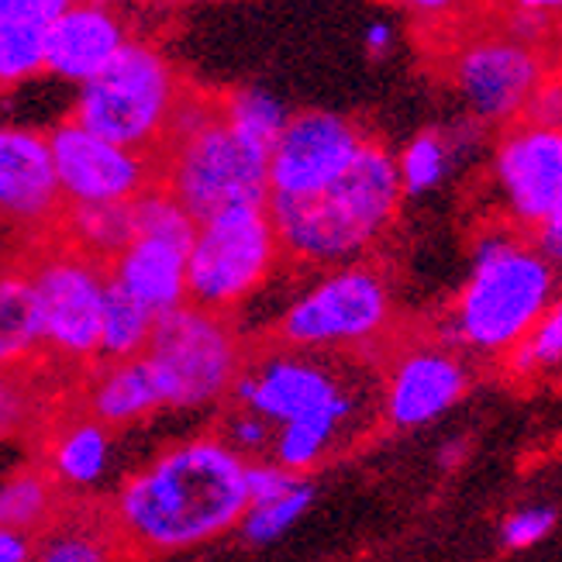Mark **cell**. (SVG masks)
<instances>
[{
  "label": "cell",
  "mask_w": 562,
  "mask_h": 562,
  "mask_svg": "<svg viewBox=\"0 0 562 562\" xmlns=\"http://www.w3.org/2000/svg\"><path fill=\"white\" fill-rule=\"evenodd\" d=\"M83 4H93V8H111L114 0H83Z\"/></svg>",
  "instance_id": "f6af8a7d"
},
{
  "label": "cell",
  "mask_w": 562,
  "mask_h": 562,
  "mask_svg": "<svg viewBox=\"0 0 562 562\" xmlns=\"http://www.w3.org/2000/svg\"><path fill=\"white\" fill-rule=\"evenodd\" d=\"M190 249L173 241L135 235L111 262V283H117L138 304L149 307L156 317L180 311L190 304V280H187Z\"/></svg>",
  "instance_id": "ac0fdd59"
},
{
  "label": "cell",
  "mask_w": 562,
  "mask_h": 562,
  "mask_svg": "<svg viewBox=\"0 0 562 562\" xmlns=\"http://www.w3.org/2000/svg\"><path fill=\"white\" fill-rule=\"evenodd\" d=\"M552 262L539 246L515 232H486L452 314L456 341L480 352H515L552 307Z\"/></svg>",
  "instance_id": "3957f363"
},
{
  "label": "cell",
  "mask_w": 562,
  "mask_h": 562,
  "mask_svg": "<svg viewBox=\"0 0 562 562\" xmlns=\"http://www.w3.org/2000/svg\"><path fill=\"white\" fill-rule=\"evenodd\" d=\"M63 207L48 135L0 125V217L56 232Z\"/></svg>",
  "instance_id": "9a60e30c"
},
{
  "label": "cell",
  "mask_w": 562,
  "mask_h": 562,
  "mask_svg": "<svg viewBox=\"0 0 562 562\" xmlns=\"http://www.w3.org/2000/svg\"><path fill=\"white\" fill-rule=\"evenodd\" d=\"M35 539L14 528H0V562H32Z\"/></svg>",
  "instance_id": "f35d334b"
},
{
  "label": "cell",
  "mask_w": 562,
  "mask_h": 562,
  "mask_svg": "<svg viewBox=\"0 0 562 562\" xmlns=\"http://www.w3.org/2000/svg\"><path fill=\"white\" fill-rule=\"evenodd\" d=\"M132 217H135V235L162 238V241H173V246H183V249H190L193 238H198V222H193L190 211L162 183L142 193V198L132 204Z\"/></svg>",
  "instance_id": "4316f807"
},
{
  "label": "cell",
  "mask_w": 562,
  "mask_h": 562,
  "mask_svg": "<svg viewBox=\"0 0 562 562\" xmlns=\"http://www.w3.org/2000/svg\"><path fill=\"white\" fill-rule=\"evenodd\" d=\"M87 411L97 422L114 428H132L145 422L149 414L162 411V390L145 356L121 359V362H101L97 373L87 383Z\"/></svg>",
  "instance_id": "ffe728a7"
},
{
  "label": "cell",
  "mask_w": 562,
  "mask_h": 562,
  "mask_svg": "<svg viewBox=\"0 0 562 562\" xmlns=\"http://www.w3.org/2000/svg\"><path fill=\"white\" fill-rule=\"evenodd\" d=\"M362 45L370 56H386L390 45H394V24L390 21H370L362 32Z\"/></svg>",
  "instance_id": "60d3db41"
},
{
  "label": "cell",
  "mask_w": 562,
  "mask_h": 562,
  "mask_svg": "<svg viewBox=\"0 0 562 562\" xmlns=\"http://www.w3.org/2000/svg\"><path fill=\"white\" fill-rule=\"evenodd\" d=\"M249 459L201 435L135 470L111 507L114 539L145 555L183 552L228 535L249 510Z\"/></svg>",
  "instance_id": "6da1fadb"
},
{
  "label": "cell",
  "mask_w": 562,
  "mask_h": 562,
  "mask_svg": "<svg viewBox=\"0 0 562 562\" xmlns=\"http://www.w3.org/2000/svg\"><path fill=\"white\" fill-rule=\"evenodd\" d=\"M546 80L539 48L510 35L473 38L452 59L456 93L476 121H491V125L525 117L531 97Z\"/></svg>",
  "instance_id": "8fae6325"
},
{
  "label": "cell",
  "mask_w": 562,
  "mask_h": 562,
  "mask_svg": "<svg viewBox=\"0 0 562 562\" xmlns=\"http://www.w3.org/2000/svg\"><path fill=\"white\" fill-rule=\"evenodd\" d=\"M494 177L515 222L539 232L562 211V128L510 125L494 153Z\"/></svg>",
  "instance_id": "5bb4252c"
},
{
  "label": "cell",
  "mask_w": 562,
  "mask_h": 562,
  "mask_svg": "<svg viewBox=\"0 0 562 562\" xmlns=\"http://www.w3.org/2000/svg\"><path fill=\"white\" fill-rule=\"evenodd\" d=\"M59 486L42 467L18 470L0 480V528L42 535L56 525Z\"/></svg>",
  "instance_id": "7402d4cb"
},
{
  "label": "cell",
  "mask_w": 562,
  "mask_h": 562,
  "mask_svg": "<svg viewBox=\"0 0 562 562\" xmlns=\"http://www.w3.org/2000/svg\"><path fill=\"white\" fill-rule=\"evenodd\" d=\"M159 183L190 211L193 222L228 207H270V156L241 142L217 111L204 128L166 142Z\"/></svg>",
  "instance_id": "5b68a950"
},
{
  "label": "cell",
  "mask_w": 562,
  "mask_h": 562,
  "mask_svg": "<svg viewBox=\"0 0 562 562\" xmlns=\"http://www.w3.org/2000/svg\"><path fill=\"white\" fill-rule=\"evenodd\" d=\"M77 0H0V24L24 29H53Z\"/></svg>",
  "instance_id": "8d00e7d4"
},
{
  "label": "cell",
  "mask_w": 562,
  "mask_h": 562,
  "mask_svg": "<svg viewBox=\"0 0 562 562\" xmlns=\"http://www.w3.org/2000/svg\"><path fill=\"white\" fill-rule=\"evenodd\" d=\"M341 418H307V422H293V425H283L277 431V442H273V456L280 467H286L290 473L304 476L307 470H314L317 462L328 456V449L335 446V438L341 431Z\"/></svg>",
  "instance_id": "484cf974"
},
{
  "label": "cell",
  "mask_w": 562,
  "mask_h": 562,
  "mask_svg": "<svg viewBox=\"0 0 562 562\" xmlns=\"http://www.w3.org/2000/svg\"><path fill=\"white\" fill-rule=\"evenodd\" d=\"M222 117L241 142H249L252 149L270 156L293 114L270 90L246 87V90H235V93L222 97Z\"/></svg>",
  "instance_id": "cb8c5ba5"
},
{
  "label": "cell",
  "mask_w": 562,
  "mask_h": 562,
  "mask_svg": "<svg viewBox=\"0 0 562 562\" xmlns=\"http://www.w3.org/2000/svg\"><path fill=\"white\" fill-rule=\"evenodd\" d=\"M249 507L256 504H273L280 497H286L290 491H297V486L307 480V476H297L290 473L286 467H280V462H249Z\"/></svg>",
  "instance_id": "836d02e7"
},
{
  "label": "cell",
  "mask_w": 562,
  "mask_h": 562,
  "mask_svg": "<svg viewBox=\"0 0 562 562\" xmlns=\"http://www.w3.org/2000/svg\"><path fill=\"white\" fill-rule=\"evenodd\" d=\"M32 418V390L24 373H0V438L21 431Z\"/></svg>",
  "instance_id": "d590c367"
},
{
  "label": "cell",
  "mask_w": 562,
  "mask_h": 562,
  "mask_svg": "<svg viewBox=\"0 0 562 562\" xmlns=\"http://www.w3.org/2000/svg\"><path fill=\"white\" fill-rule=\"evenodd\" d=\"M562 359V301H555L542 322L535 325V331L521 341V346L510 352V370L528 373V370H542Z\"/></svg>",
  "instance_id": "1f68e13d"
},
{
  "label": "cell",
  "mask_w": 562,
  "mask_h": 562,
  "mask_svg": "<svg viewBox=\"0 0 562 562\" xmlns=\"http://www.w3.org/2000/svg\"><path fill=\"white\" fill-rule=\"evenodd\" d=\"M314 501V486L304 480L297 491H290L286 497L273 501V504H256L246 510V518H241V539L249 546H270L277 542L280 535H286L293 525L304 518V510L311 507Z\"/></svg>",
  "instance_id": "f1b7e54d"
},
{
  "label": "cell",
  "mask_w": 562,
  "mask_h": 562,
  "mask_svg": "<svg viewBox=\"0 0 562 562\" xmlns=\"http://www.w3.org/2000/svg\"><path fill=\"white\" fill-rule=\"evenodd\" d=\"M467 366L452 352L422 346L404 352L386 380V422L394 428H418L459 404L467 394Z\"/></svg>",
  "instance_id": "2e32d148"
},
{
  "label": "cell",
  "mask_w": 562,
  "mask_h": 562,
  "mask_svg": "<svg viewBox=\"0 0 562 562\" xmlns=\"http://www.w3.org/2000/svg\"><path fill=\"white\" fill-rule=\"evenodd\" d=\"M183 101V87L153 45L132 42L97 80L83 83L72 121L132 153L159 156Z\"/></svg>",
  "instance_id": "277c9868"
},
{
  "label": "cell",
  "mask_w": 562,
  "mask_h": 562,
  "mask_svg": "<svg viewBox=\"0 0 562 562\" xmlns=\"http://www.w3.org/2000/svg\"><path fill=\"white\" fill-rule=\"evenodd\" d=\"M515 4L521 11H535V14H546V18L562 14V0H515Z\"/></svg>",
  "instance_id": "7bdbcfd3"
},
{
  "label": "cell",
  "mask_w": 562,
  "mask_h": 562,
  "mask_svg": "<svg viewBox=\"0 0 562 562\" xmlns=\"http://www.w3.org/2000/svg\"><path fill=\"white\" fill-rule=\"evenodd\" d=\"M401 166V183L404 193H425L431 187H438V180L446 177V166H449V142L438 135V132H422L414 135L404 153L397 159Z\"/></svg>",
  "instance_id": "4dcf8cb0"
},
{
  "label": "cell",
  "mask_w": 562,
  "mask_h": 562,
  "mask_svg": "<svg viewBox=\"0 0 562 562\" xmlns=\"http://www.w3.org/2000/svg\"><path fill=\"white\" fill-rule=\"evenodd\" d=\"M552 528H555L552 507H521L501 525V542L507 549H531V546H539Z\"/></svg>",
  "instance_id": "d6a6232c"
},
{
  "label": "cell",
  "mask_w": 562,
  "mask_h": 562,
  "mask_svg": "<svg viewBox=\"0 0 562 562\" xmlns=\"http://www.w3.org/2000/svg\"><path fill=\"white\" fill-rule=\"evenodd\" d=\"M111 535L114 531H97L83 525H69V528L53 525L35 542L32 562H111L114 555Z\"/></svg>",
  "instance_id": "83f0119b"
},
{
  "label": "cell",
  "mask_w": 562,
  "mask_h": 562,
  "mask_svg": "<svg viewBox=\"0 0 562 562\" xmlns=\"http://www.w3.org/2000/svg\"><path fill=\"white\" fill-rule=\"evenodd\" d=\"M397 4L411 8L414 14H425V18H438V14H449L456 11L462 0H397Z\"/></svg>",
  "instance_id": "b9f144b4"
},
{
  "label": "cell",
  "mask_w": 562,
  "mask_h": 562,
  "mask_svg": "<svg viewBox=\"0 0 562 562\" xmlns=\"http://www.w3.org/2000/svg\"><path fill=\"white\" fill-rule=\"evenodd\" d=\"M159 317L138 304L132 293H125L117 283L108 286L104 301V325H101V362H121L145 356L153 341Z\"/></svg>",
  "instance_id": "d4e9b609"
},
{
  "label": "cell",
  "mask_w": 562,
  "mask_h": 562,
  "mask_svg": "<svg viewBox=\"0 0 562 562\" xmlns=\"http://www.w3.org/2000/svg\"><path fill=\"white\" fill-rule=\"evenodd\" d=\"M24 266L35 286L45 356L66 362L101 359V325L111 286L108 262L56 235L53 246H45Z\"/></svg>",
  "instance_id": "ba28073f"
},
{
  "label": "cell",
  "mask_w": 562,
  "mask_h": 562,
  "mask_svg": "<svg viewBox=\"0 0 562 562\" xmlns=\"http://www.w3.org/2000/svg\"><path fill=\"white\" fill-rule=\"evenodd\" d=\"M390 317L386 280L370 266H341L283 311L277 335L290 349H346L376 338Z\"/></svg>",
  "instance_id": "9c48e42d"
},
{
  "label": "cell",
  "mask_w": 562,
  "mask_h": 562,
  "mask_svg": "<svg viewBox=\"0 0 562 562\" xmlns=\"http://www.w3.org/2000/svg\"><path fill=\"white\" fill-rule=\"evenodd\" d=\"M162 390V404L198 411L228 397L241 376V346L225 314L183 304L156 322L145 349Z\"/></svg>",
  "instance_id": "8992f818"
},
{
  "label": "cell",
  "mask_w": 562,
  "mask_h": 562,
  "mask_svg": "<svg viewBox=\"0 0 562 562\" xmlns=\"http://www.w3.org/2000/svg\"><path fill=\"white\" fill-rule=\"evenodd\" d=\"M48 149L66 207L135 204L159 183V159L114 145L77 121H63L48 132Z\"/></svg>",
  "instance_id": "30bf717a"
},
{
  "label": "cell",
  "mask_w": 562,
  "mask_h": 562,
  "mask_svg": "<svg viewBox=\"0 0 562 562\" xmlns=\"http://www.w3.org/2000/svg\"><path fill=\"white\" fill-rule=\"evenodd\" d=\"M404 198L401 166L370 138L356 166L311 198H273L270 214L290 259L341 266L376 246Z\"/></svg>",
  "instance_id": "7a4b0ae2"
},
{
  "label": "cell",
  "mask_w": 562,
  "mask_h": 562,
  "mask_svg": "<svg viewBox=\"0 0 562 562\" xmlns=\"http://www.w3.org/2000/svg\"><path fill=\"white\" fill-rule=\"evenodd\" d=\"M45 69V29L0 24V87L32 80Z\"/></svg>",
  "instance_id": "f546056e"
},
{
  "label": "cell",
  "mask_w": 562,
  "mask_h": 562,
  "mask_svg": "<svg viewBox=\"0 0 562 562\" xmlns=\"http://www.w3.org/2000/svg\"><path fill=\"white\" fill-rule=\"evenodd\" d=\"M366 145H370V135L335 111L293 114L270 153V201L311 198L331 187L356 166Z\"/></svg>",
  "instance_id": "7c38bea8"
},
{
  "label": "cell",
  "mask_w": 562,
  "mask_h": 562,
  "mask_svg": "<svg viewBox=\"0 0 562 562\" xmlns=\"http://www.w3.org/2000/svg\"><path fill=\"white\" fill-rule=\"evenodd\" d=\"M225 442L241 456V459H249V456H259V452H266L270 449L277 438H273V431H270V422L266 418H259V414H252V411H235L232 418L225 422Z\"/></svg>",
  "instance_id": "e575fe53"
},
{
  "label": "cell",
  "mask_w": 562,
  "mask_h": 562,
  "mask_svg": "<svg viewBox=\"0 0 562 562\" xmlns=\"http://www.w3.org/2000/svg\"><path fill=\"white\" fill-rule=\"evenodd\" d=\"M111 456V428L97 422L90 411H77L48 435L42 470L53 476L59 491H90L108 476Z\"/></svg>",
  "instance_id": "d6986e66"
},
{
  "label": "cell",
  "mask_w": 562,
  "mask_h": 562,
  "mask_svg": "<svg viewBox=\"0 0 562 562\" xmlns=\"http://www.w3.org/2000/svg\"><path fill=\"white\" fill-rule=\"evenodd\" d=\"M125 45V24L111 8L77 0L53 29H45V72L83 87L101 77Z\"/></svg>",
  "instance_id": "e0dca14e"
},
{
  "label": "cell",
  "mask_w": 562,
  "mask_h": 562,
  "mask_svg": "<svg viewBox=\"0 0 562 562\" xmlns=\"http://www.w3.org/2000/svg\"><path fill=\"white\" fill-rule=\"evenodd\" d=\"M521 121H528V125H542V128H562V83L546 80L539 87V93L531 97V104Z\"/></svg>",
  "instance_id": "74e56055"
},
{
  "label": "cell",
  "mask_w": 562,
  "mask_h": 562,
  "mask_svg": "<svg viewBox=\"0 0 562 562\" xmlns=\"http://www.w3.org/2000/svg\"><path fill=\"white\" fill-rule=\"evenodd\" d=\"M56 235L87 256L111 262L135 238L132 204H104V207H63Z\"/></svg>",
  "instance_id": "603a6c76"
},
{
  "label": "cell",
  "mask_w": 562,
  "mask_h": 562,
  "mask_svg": "<svg viewBox=\"0 0 562 562\" xmlns=\"http://www.w3.org/2000/svg\"><path fill=\"white\" fill-rule=\"evenodd\" d=\"M283 246L270 207H228L198 225L190 246V304L225 314L273 273Z\"/></svg>",
  "instance_id": "52a82bcc"
},
{
  "label": "cell",
  "mask_w": 562,
  "mask_h": 562,
  "mask_svg": "<svg viewBox=\"0 0 562 562\" xmlns=\"http://www.w3.org/2000/svg\"><path fill=\"white\" fill-rule=\"evenodd\" d=\"M552 18L546 14H535V11H515V24H510V38H518L525 45H535V38H542L549 32Z\"/></svg>",
  "instance_id": "ab89813d"
},
{
  "label": "cell",
  "mask_w": 562,
  "mask_h": 562,
  "mask_svg": "<svg viewBox=\"0 0 562 562\" xmlns=\"http://www.w3.org/2000/svg\"><path fill=\"white\" fill-rule=\"evenodd\" d=\"M45 356L42 317L29 266L0 270V373H21Z\"/></svg>",
  "instance_id": "44dd1931"
},
{
  "label": "cell",
  "mask_w": 562,
  "mask_h": 562,
  "mask_svg": "<svg viewBox=\"0 0 562 562\" xmlns=\"http://www.w3.org/2000/svg\"><path fill=\"white\" fill-rule=\"evenodd\" d=\"M232 397L238 407H246L266 422L293 425L307 418H341L349 422L356 401L325 362L297 356V352H280L262 359L256 370L241 373Z\"/></svg>",
  "instance_id": "4fadbf2b"
},
{
  "label": "cell",
  "mask_w": 562,
  "mask_h": 562,
  "mask_svg": "<svg viewBox=\"0 0 562 562\" xmlns=\"http://www.w3.org/2000/svg\"><path fill=\"white\" fill-rule=\"evenodd\" d=\"M462 449H467V442H449L442 449V467H456V462L462 459Z\"/></svg>",
  "instance_id": "ee69618b"
}]
</instances>
